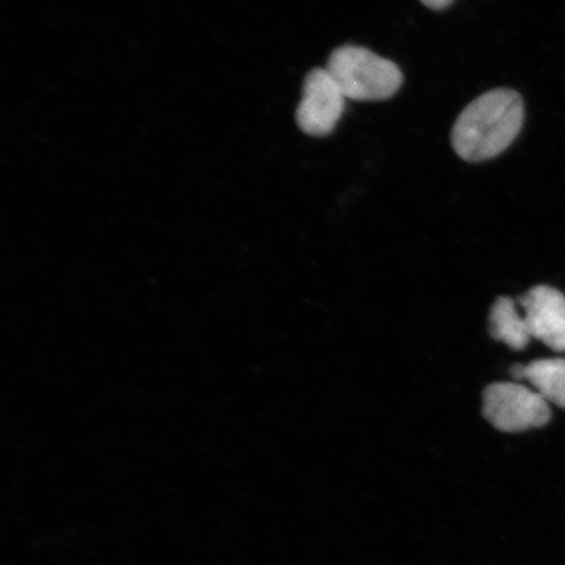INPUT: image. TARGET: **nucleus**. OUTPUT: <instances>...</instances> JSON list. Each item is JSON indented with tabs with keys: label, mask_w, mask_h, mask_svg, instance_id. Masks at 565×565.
Segmentation results:
<instances>
[{
	"label": "nucleus",
	"mask_w": 565,
	"mask_h": 565,
	"mask_svg": "<svg viewBox=\"0 0 565 565\" xmlns=\"http://www.w3.org/2000/svg\"><path fill=\"white\" fill-rule=\"evenodd\" d=\"M524 118V102L518 92H486L458 116L451 130V146L468 162L494 159L519 137Z\"/></svg>",
	"instance_id": "nucleus-1"
},
{
	"label": "nucleus",
	"mask_w": 565,
	"mask_h": 565,
	"mask_svg": "<svg viewBox=\"0 0 565 565\" xmlns=\"http://www.w3.org/2000/svg\"><path fill=\"white\" fill-rule=\"evenodd\" d=\"M483 415L501 433L518 434L546 426L548 402L534 388L514 383H497L483 393Z\"/></svg>",
	"instance_id": "nucleus-3"
},
{
	"label": "nucleus",
	"mask_w": 565,
	"mask_h": 565,
	"mask_svg": "<svg viewBox=\"0 0 565 565\" xmlns=\"http://www.w3.org/2000/svg\"><path fill=\"white\" fill-rule=\"evenodd\" d=\"M420 2L430 10L441 11L454 4L455 0H420Z\"/></svg>",
	"instance_id": "nucleus-8"
},
{
	"label": "nucleus",
	"mask_w": 565,
	"mask_h": 565,
	"mask_svg": "<svg viewBox=\"0 0 565 565\" xmlns=\"http://www.w3.org/2000/svg\"><path fill=\"white\" fill-rule=\"evenodd\" d=\"M327 70L345 98L353 102H386L404 84V74L394 62L362 46L335 49Z\"/></svg>",
	"instance_id": "nucleus-2"
},
{
	"label": "nucleus",
	"mask_w": 565,
	"mask_h": 565,
	"mask_svg": "<svg viewBox=\"0 0 565 565\" xmlns=\"http://www.w3.org/2000/svg\"><path fill=\"white\" fill-rule=\"evenodd\" d=\"M490 333L493 339L503 342L514 351L526 349L532 339L525 317L518 310V303L511 298L494 301L490 315Z\"/></svg>",
	"instance_id": "nucleus-7"
},
{
	"label": "nucleus",
	"mask_w": 565,
	"mask_h": 565,
	"mask_svg": "<svg viewBox=\"0 0 565 565\" xmlns=\"http://www.w3.org/2000/svg\"><path fill=\"white\" fill-rule=\"evenodd\" d=\"M529 333L547 348L565 352V296L548 286H536L520 298Z\"/></svg>",
	"instance_id": "nucleus-5"
},
{
	"label": "nucleus",
	"mask_w": 565,
	"mask_h": 565,
	"mask_svg": "<svg viewBox=\"0 0 565 565\" xmlns=\"http://www.w3.org/2000/svg\"><path fill=\"white\" fill-rule=\"evenodd\" d=\"M345 100L348 98L327 67L315 68L303 81L296 121L310 137H328L343 116Z\"/></svg>",
	"instance_id": "nucleus-4"
},
{
	"label": "nucleus",
	"mask_w": 565,
	"mask_h": 565,
	"mask_svg": "<svg viewBox=\"0 0 565 565\" xmlns=\"http://www.w3.org/2000/svg\"><path fill=\"white\" fill-rule=\"evenodd\" d=\"M515 380H526L548 404L565 408V359H541L527 365H514Z\"/></svg>",
	"instance_id": "nucleus-6"
}]
</instances>
